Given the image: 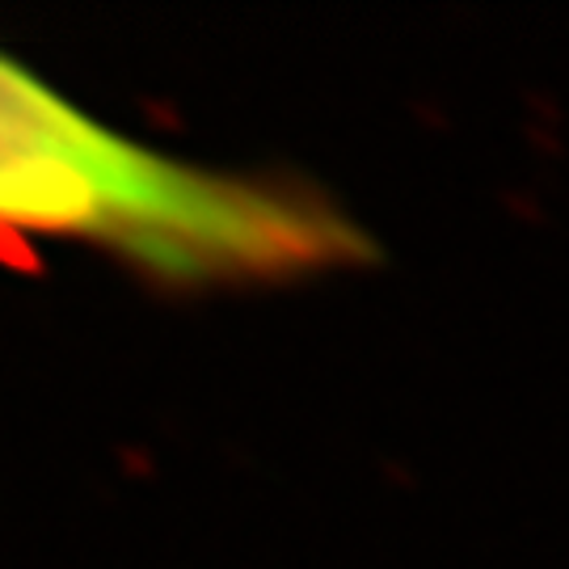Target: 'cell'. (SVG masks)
<instances>
[{
  "label": "cell",
  "mask_w": 569,
  "mask_h": 569,
  "mask_svg": "<svg viewBox=\"0 0 569 569\" xmlns=\"http://www.w3.org/2000/svg\"><path fill=\"white\" fill-rule=\"evenodd\" d=\"M0 220L119 237L178 270L270 266L287 211L106 136L0 60Z\"/></svg>",
  "instance_id": "1"
}]
</instances>
